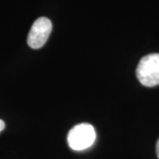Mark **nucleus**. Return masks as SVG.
I'll list each match as a JSON object with an SVG mask.
<instances>
[{
    "label": "nucleus",
    "instance_id": "nucleus-3",
    "mask_svg": "<svg viewBox=\"0 0 159 159\" xmlns=\"http://www.w3.org/2000/svg\"><path fill=\"white\" fill-rule=\"evenodd\" d=\"M52 30V23L46 17L37 19L32 25L29 35L28 44L32 49H40L44 45Z\"/></svg>",
    "mask_w": 159,
    "mask_h": 159
},
{
    "label": "nucleus",
    "instance_id": "nucleus-1",
    "mask_svg": "<svg viewBox=\"0 0 159 159\" xmlns=\"http://www.w3.org/2000/svg\"><path fill=\"white\" fill-rule=\"evenodd\" d=\"M138 80L145 87L159 85V53L143 57L136 68Z\"/></svg>",
    "mask_w": 159,
    "mask_h": 159
},
{
    "label": "nucleus",
    "instance_id": "nucleus-4",
    "mask_svg": "<svg viewBox=\"0 0 159 159\" xmlns=\"http://www.w3.org/2000/svg\"><path fill=\"white\" fill-rule=\"evenodd\" d=\"M5 126H6V125H5V122H4L2 119H0V133L5 129Z\"/></svg>",
    "mask_w": 159,
    "mask_h": 159
},
{
    "label": "nucleus",
    "instance_id": "nucleus-2",
    "mask_svg": "<svg viewBox=\"0 0 159 159\" xmlns=\"http://www.w3.org/2000/svg\"><path fill=\"white\" fill-rule=\"evenodd\" d=\"M97 134L94 126L89 123H81L69 131L67 142L73 150L81 151L90 148L96 141Z\"/></svg>",
    "mask_w": 159,
    "mask_h": 159
},
{
    "label": "nucleus",
    "instance_id": "nucleus-5",
    "mask_svg": "<svg viewBox=\"0 0 159 159\" xmlns=\"http://www.w3.org/2000/svg\"><path fill=\"white\" fill-rule=\"evenodd\" d=\"M156 151H157V156L159 159V139L157 142V146H156Z\"/></svg>",
    "mask_w": 159,
    "mask_h": 159
}]
</instances>
